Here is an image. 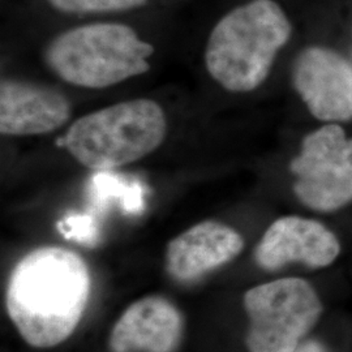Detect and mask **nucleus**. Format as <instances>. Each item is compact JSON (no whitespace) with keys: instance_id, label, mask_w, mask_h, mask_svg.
Instances as JSON below:
<instances>
[{"instance_id":"9d476101","label":"nucleus","mask_w":352,"mask_h":352,"mask_svg":"<svg viewBox=\"0 0 352 352\" xmlns=\"http://www.w3.org/2000/svg\"><path fill=\"white\" fill-rule=\"evenodd\" d=\"M243 247L244 240L238 231L205 221L170 241L166 252L167 270L180 280L196 279L235 258Z\"/></svg>"},{"instance_id":"0eeeda50","label":"nucleus","mask_w":352,"mask_h":352,"mask_svg":"<svg viewBox=\"0 0 352 352\" xmlns=\"http://www.w3.org/2000/svg\"><path fill=\"white\" fill-rule=\"evenodd\" d=\"M292 84L320 120L352 119V65L336 51L307 47L292 64Z\"/></svg>"},{"instance_id":"4468645a","label":"nucleus","mask_w":352,"mask_h":352,"mask_svg":"<svg viewBox=\"0 0 352 352\" xmlns=\"http://www.w3.org/2000/svg\"><path fill=\"white\" fill-rule=\"evenodd\" d=\"M292 352H325L324 347L316 342H307L298 346Z\"/></svg>"},{"instance_id":"f03ea898","label":"nucleus","mask_w":352,"mask_h":352,"mask_svg":"<svg viewBox=\"0 0 352 352\" xmlns=\"http://www.w3.org/2000/svg\"><path fill=\"white\" fill-rule=\"evenodd\" d=\"M291 32V23L278 3L252 0L214 26L205 47L206 69L227 91H252L264 84Z\"/></svg>"},{"instance_id":"7ed1b4c3","label":"nucleus","mask_w":352,"mask_h":352,"mask_svg":"<svg viewBox=\"0 0 352 352\" xmlns=\"http://www.w3.org/2000/svg\"><path fill=\"white\" fill-rule=\"evenodd\" d=\"M154 46L119 23L77 26L56 36L45 50L47 67L80 88L106 89L151 71Z\"/></svg>"},{"instance_id":"423d86ee","label":"nucleus","mask_w":352,"mask_h":352,"mask_svg":"<svg viewBox=\"0 0 352 352\" xmlns=\"http://www.w3.org/2000/svg\"><path fill=\"white\" fill-rule=\"evenodd\" d=\"M294 192L307 208L336 212L352 201V138L342 126L327 124L302 139L291 161Z\"/></svg>"},{"instance_id":"ddd939ff","label":"nucleus","mask_w":352,"mask_h":352,"mask_svg":"<svg viewBox=\"0 0 352 352\" xmlns=\"http://www.w3.org/2000/svg\"><path fill=\"white\" fill-rule=\"evenodd\" d=\"M60 230L68 238H75L80 241L91 243L96 239V226L88 215H74L64 219Z\"/></svg>"},{"instance_id":"9b49d317","label":"nucleus","mask_w":352,"mask_h":352,"mask_svg":"<svg viewBox=\"0 0 352 352\" xmlns=\"http://www.w3.org/2000/svg\"><path fill=\"white\" fill-rule=\"evenodd\" d=\"M182 337V317L171 302L151 296L132 304L113 327V352H173Z\"/></svg>"},{"instance_id":"1a4fd4ad","label":"nucleus","mask_w":352,"mask_h":352,"mask_svg":"<svg viewBox=\"0 0 352 352\" xmlns=\"http://www.w3.org/2000/svg\"><path fill=\"white\" fill-rule=\"evenodd\" d=\"M340 252V241L322 223L291 215L266 230L256 248V260L267 270L289 263L324 267L334 263Z\"/></svg>"},{"instance_id":"6e6552de","label":"nucleus","mask_w":352,"mask_h":352,"mask_svg":"<svg viewBox=\"0 0 352 352\" xmlns=\"http://www.w3.org/2000/svg\"><path fill=\"white\" fill-rule=\"evenodd\" d=\"M72 106L58 89L3 78L0 84V133L24 138L51 133L71 119Z\"/></svg>"},{"instance_id":"f8f14e48","label":"nucleus","mask_w":352,"mask_h":352,"mask_svg":"<svg viewBox=\"0 0 352 352\" xmlns=\"http://www.w3.org/2000/svg\"><path fill=\"white\" fill-rule=\"evenodd\" d=\"M51 6L64 13L124 12L145 6L148 0H47Z\"/></svg>"},{"instance_id":"39448f33","label":"nucleus","mask_w":352,"mask_h":352,"mask_svg":"<svg viewBox=\"0 0 352 352\" xmlns=\"http://www.w3.org/2000/svg\"><path fill=\"white\" fill-rule=\"evenodd\" d=\"M244 305L251 318V352H292L321 315L320 299L305 280L283 278L250 289Z\"/></svg>"},{"instance_id":"20e7f679","label":"nucleus","mask_w":352,"mask_h":352,"mask_svg":"<svg viewBox=\"0 0 352 352\" xmlns=\"http://www.w3.org/2000/svg\"><path fill=\"white\" fill-rule=\"evenodd\" d=\"M167 118L158 102H119L75 120L64 145L76 162L94 171L135 164L157 151L167 136Z\"/></svg>"},{"instance_id":"f257e3e1","label":"nucleus","mask_w":352,"mask_h":352,"mask_svg":"<svg viewBox=\"0 0 352 352\" xmlns=\"http://www.w3.org/2000/svg\"><path fill=\"white\" fill-rule=\"evenodd\" d=\"M90 294V274L75 252L42 247L14 266L7 287V311L23 338L52 347L78 325Z\"/></svg>"}]
</instances>
